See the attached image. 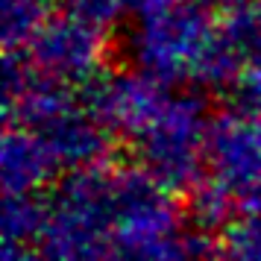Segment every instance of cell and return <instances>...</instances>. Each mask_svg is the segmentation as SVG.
I'll return each mask as SVG.
<instances>
[{
  "instance_id": "obj_1",
  "label": "cell",
  "mask_w": 261,
  "mask_h": 261,
  "mask_svg": "<svg viewBox=\"0 0 261 261\" xmlns=\"http://www.w3.org/2000/svg\"><path fill=\"white\" fill-rule=\"evenodd\" d=\"M135 68L173 88H235L238 59L223 18L200 0H165L132 21Z\"/></svg>"
},
{
  "instance_id": "obj_10",
  "label": "cell",
  "mask_w": 261,
  "mask_h": 261,
  "mask_svg": "<svg viewBox=\"0 0 261 261\" xmlns=\"http://www.w3.org/2000/svg\"><path fill=\"white\" fill-rule=\"evenodd\" d=\"M217 249L208 247V241L197 229H176L165 238H155L144 247L126 252V261H214Z\"/></svg>"
},
{
  "instance_id": "obj_11",
  "label": "cell",
  "mask_w": 261,
  "mask_h": 261,
  "mask_svg": "<svg viewBox=\"0 0 261 261\" xmlns=\"http://www.w3.org/2000/svg\"><path fill=\"white\" fill-rule=\"evenodd\" d=\"M220 261H261V212H238L217 235Z\"/></svg>"
},
{
  "instance_id": "obj_6",
  "label": "cell",
  "mask_w": 261,
  "mask_h": 261,
  "mask_svg": "<svg viewBox=\"0 0 261 261\" xmlns=\"http://www.w3.org/2000/svg\"><path fill=\"white\" fill-rule=\"evenodd\" d=\"M62 176L59 162L36 132L6 123L0 141V179L6 197H44Z\"/></svg>"
},
{
  "instance_id": "obj_5",
  "label": "cell",
  "mask_w": 261,
  "mask_h": 261,
  "mask_svg": "<svg viewBox=\"0 0 261 261\" xmlns=\"http://www.w3.org/2000/svg\"><path fill=\"white\" fill-rule=\"evenodd\" d=\"M21 56L47 80L88 88L109 71V33L59 12Z\"/></svg>"
},
{
  "instance_id": "obj_9",
  "label": "cell",
  "mask_w": 261,
  "mask_h": 261,
  "mask_svg": "<svg viewBox=\"0 0 261 261\" xmlns=\"http://www.w3.org/2000/svg\"><path fill=\"white\" fill-rule=\"evenodd\" d=\"M185 214H188V223L197 232H202V235L217 232L220 235V229L235 217L238 208H235V202H232V197L212 176H202L185 194Z\"/></svg>"
},
{
  "instance_id": "obj_2",
  "label": "cell",
  "mask_w": 261,
  "mask_h": 261,
  "mask_svg": "<svg viewBox=\"0 0 261 261\" xmlns=\"http://www.w3.org/2000/svg\"><path fill=\"white\" fill-rule=\"evenodd\" d=\"M3 120L36 132L62 173L106 165L118 135L88 97V88L47 80L21 56H3Z\"/></svg>"
},
{
  "instance_id": "obj_14",
  "label": "cell",
  "mask_w": 261,
  "mask_h": 261,
  "mask_svg": "<svg viewBox=\"0 0 261 261\" xmlns=\"http://www.w3.org/2000/svg\"><path fill=\"white\" fill-rule=\"evenodd\" d=\"M258 115H261V112H258Z\"/></svg>"
},
{
  "instance_id": "obj_7",
  "label": "cell",
  "mask_w": 261,
  "mask_h": 261,
  "mask_svg": "<svg viewBox=\"0 0 261 261\" xmlns=\"http://www.w3.org/2000/svg\"><path fill=\"white\" fill-rule=\"evenodd\" d=\"M56 0H0V33L6 53H24L50 24Z\"/></svg>"
},
{
  "instance_id": "obj_3",
  "label": "cell",
  "mask_w": 261,
  "mask_h": 261,
  "mask_svg": "<svg viewBox=\"0 0 261 261\" xmlns=\"http://www.w3.org/2000/svg\"><path fill=\"white\" fill-rule=\"evenodd\" d=\"M212 109L205 97L173 88L141 132L129 141L132 165L170 194H188L208 170Z\"/></svg>"
},
{
  "instance_id": "obj_4",
  "label": "cell",
  "mask_w": 261,
  "mask_h": 261,
  "mask_svg": "<svg viewBox=\"0 0 261 261\" xmlns=\"http://www.w3.org/2000/svg\"><path fill=\"white\" fill-rule=\"evenodd\" d=\"M238 212H261V115L247 106L226 109L212 120L208 170Z\"/></svg>"
},
{
  "instance_id": "obj_13",
  "label": "cell",
  "mask_w": 261,
  "mask_h": 261,
  "mask_svg": "<svg viewBox=\"0 0 261 261\" xmlns=\"http://www.w3.org/2000/svg\"><path fill=\"white\" fill-rule=\"evenodd\" d=\"M214 261H220V255H217V258H214Z\"/></svg>"
},
{
  "instance_id": "obj_8",
  "label": "cell",
  "mask_w": 261,
  "mask_h": 261,
  "mask_svg": "<svg viewBox=\"0 0 261 261\" xmlns=\"http://www.w3.org/2000/svg\"><path fill=\"white\" fill-rule=\"evenodd\" d=\"M56 3L65 15L112 36V30H118L123 21H135L138 15L162 6L165 0H56Z\"/></svg>"
},
{
  "instance_id": "obj_12",
  "label": "cell",
  "mask_w": 261,
  "mask_h": 261,
  "mask_svg": "<svg viewBox=\"0 0 261 261\" xmlns=\"http://www.w3.org/2000/svg\"><path fill=\"white\" fill-rule=\"evenodd\" d=\"M200 3H205L214 12H226V9H235V6H244V3H261V0H200Z\"/></svg>"
}]
</instances>
